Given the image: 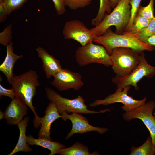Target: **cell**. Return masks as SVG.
<instances>
[{"label":"cell","instance_id":"obj_1","mask_svg":"<svg viewBox=\"0 0 155 155\" xmlns=\"http://www.w3.org/2000/svg\"><path fill=\"white\" fill-rule=\"evenodd\" d=\"M93 42L103 46L109 55L113 49L118 47L129 48L139 52L155 49L154 46L140 41L128 32L117 34L113 32L110 27L102 35L96 37Z\"/></svg>","mask_w":155,"mask_h":155},{"label":"cell","instance_id":"obj_2","mask_svg":"<svg viewBox=\"0 0 155 155\" xmlns=\"http://www.w3.org/2000/svg\"><path fill=\"white\" fill-rule=\"evenodd\" d=\"M131 0H121L113 10L106 14L102 21L95 27L90 29L95 36H101L111 26H115V33L121 34L125 31L131 16Z\"/></svg>","mask_w":155,"mask_h":155},{"label":"cell","instance_id":"obj_3","mask_svg":"<svg viewBox=\"0 0 155 155\" xmlns=\"http://www.w3.org/2000/svg\"><path fill=\"white\" fill-rule=\"evenodd\" d=\"M38 75L36 71L30 70L18 75H14L11 85L16 97L26 105L33 112L36 120L39 117L32 103L36 93V88L40 85Z\"/></svg>","mask_w":155,"mask_h":155},{"label":"cell","instance_id":"obj_4","mask_svg":"<svg viewBox=\"0 0 155 155\" xmlns=\"http://www.w3.org/2000/svg\"><path fill=\"white\" fill-rule=\"evenodd\" d=\"M47 98L53 102L55 105L58 111L60 114L63 112L76 113L83 114H94L109 112L110 109L107 108L99 111L88 109L83 97L79 95L73 99L63 97L51 88H45Z\"/></svg>","mask_w":155,"mask_h":155},{"label":"cell","instance_id":"obj_5","mask_svg":"<svg viewBox=\"0 0 155 155\" xmlns=\"http://www.w3.org/2000/svg\"><path fill=\"white\" fill-rule=\"evenodd\" d=\"M142 52L125 47L113 49L110 55L116 75L124 77L130 73L140 63Z\"/></svg>","mask_w":155,"mask_h":155},{"label":"cell","instance_id":"obj_6","mask_svg":"<svg viewBox=\"0 0 155 155\" xmlns=\"http://www.w3.org/2000/svg\"><path fill=\"white\" fill-rule=\"evenodd\" d=\"M75 57L81 67L93 63L101 64L106 67L112 66L113 63L110 55L104 47L92 42L78 47L75 51Z\"/></svg>","mask_w":155,"mask_h":155},{"label":"cell","instance_id":"obj_7","mask_svg":"<svg viewBox=\"0 0 155 155\" xmlns=\"http://www.w3.org/2000/svg\"><path fill=\"white\" fill-rule=\"evenodd\" d=\"M155 76V67L149 65L143 52L140 54V62L138 65L129 74L124 77L116 75L112 78V82L117 88L123 89L126 86H133L135 90L139 87L137 83L143 77L152 78Z\"/></svg>","mask_w":155,"mask_h":155},{"label":"cell","instance_id":"obj_8","mask_svg":"<svg viewBox=\"0 0 155 155\" xmlns=\"http://www.w3.org/2000/svg\"><path fill=\"white\" fill-rule=\"evenodd\" d=\"M131 86H126L123 89L117 88L114 93L109 94L102 100L97 99L90 103L89 106L95 107L100 105L108 106L116 103H122L121 109L125 112L134 109L145 103L147 100L145 97L142 99L136 100L127 94Z\"/></svg>","mask_w":155,"mask_h":155},{"label":"cell","instance_id":"obj_9","mask_svg":"<svg viewBox=\"0 0 155 155\" xmlns=\"http://www.w3.org/2000/svg\"><path fill=\"white\" fill-rule=\"evenodd\" d=\"M155 108V102L150 101L133 109L123 114L125 120L129 121L135 119L141 120L150 132L155 147V117L153 113Z\"/></svg>","mask_w":155,"mask_h":155},{"label":"cell","instance_id":"obj_10","mask_svg":"<svg viewBox=\"0 0 155 155\" xmlns=\"http://www.w3.org/2000/svg\"><path fill=\"white\" fill-rule=\"evenodd\" d=\"M63 33L65 39H73L82 46L92 42L96 37L82 22L76 20L65 22L63 29Z\"/></svg>","mask_w":155,"mask_h":155},{"label":"cell","instance_id":"obj_11","mask_svg":"<svg viewBox=\"0 0 155 155\" xmlns=\"http://www.w3.org/2000/svg\"><path fill=\"white\" fill-rule=\"evenodd\" d=\"M60 114L63 120H69L72 123L71 130L67 135L65 137L66 140L76 133L83 134L94 131L103 134L108 130L107 128L96 127L91 125L87 118L80 113H72L70 115L67 112H63Z\"/></svg>","mask_w":155,"mask_h":155},{"label":"cell","instance_id":"obj_12","mask_svg":"<svg viewBox=\"0 0 155 155\" xmlns=\"http://www.w3.org/2000/svg\"><path fill=\"white\" fill-rule=\"evenodd\" d=\"M53 77L51 85L60 91L71 89L77 91L84 85L81 75L66 69L62 68Z\"/></svg>","mask_w":155,"mask_h":155},{"label":"cell","instance_id":"obj_13","mask_svg":"<svg viewBox=\"0 0 155 155\" xmlns=\"http://www.w3.org/2000/svg\"><path fill=\"white\" fill-rule=\"evenodd\" d=\"M45 115L42 117H38L34 121V126L35 127L40 126L38 134V138H45L51 140L50 137V129L52 123L55 120L61 118L54 103L50 101L45 111Z\"/></svg>","mask_w":155,"mask_h":155},{"label":"cell","instance_id":"obj_14","mask_svg":"<svg viewBox=\"0 0 155 155\" xmlns=\"http://www.w3.org/2000/svg\"><path fill=\"white\" fill-rule=\"evenodd\" d=\"M4 113V118L8 124L17 125L27 114L28 106L19 99H11Z\"/></svg>","mask_w":155,"mask_h":155},{"label":"cell","instance_id":"obj_15","mask_svg":"<svg viewBox=\"0 0 155 155\" xmlns=\"http://www.w3.org/2000/svg\"><path fill=\"white\" fill-rule=\"evenodd\" d=\"M36 50L39 57L42 61V69L47 78L53 77L62 68L60 61L50 54L44 48L38 46Z\"/></svg>","mask_w":155,"mask_h":155},{"label":"cell","instance_id":"obj_16","mask_svg":"<svg viewBox=\"0 0 155 155\" xmlns=\"http://www.w3.org/2000/svg\"><path fill=\"white\" fill-rule=\"evenodd\" d=\"M13 48V43L11 42L6 46V55L0 65V71L5 75L10 85L15 75L13 73L14 64L17 61L23 57L22 55H18L15 53Z\"/></svg>","mask_w":155,"mask_h":155},{"label":"cell","instance_id":"obj_17","mask_svg":"<svg viewBox=\"0 0 155 155\" xmlns=\"http://www.w3.org/2000/svg\"><path fill=\"white\" fill-rule=\"evenodd\" d=\"M29 120V117H26L17 124L20 133L18 140L15 147L8 155H13L19 152H29L32 151V149L27 142V136L26 135V127Z\"/></svg>","mask_w":155,"mask_h":155},{"label":"cell","instance_id":"obj_18","mask_svg":"<svg viewBox=\"0 0 155 155\" xmlns=\"http://www.w3.org/2000/svg\"><path fill=\"white\" fill-rule=\"evenodd\" d=\"M27 141L29 145L40 146L47 148L50 151L49 155H54L57 154L60 149L64 148L65 146L58 142L53 141L45 138H34L31 135L27 136Z\"/></svg>","mask_w":155,"mask_h":155},{"label":"cell","instance_id":"obj_19","mask_svg":"<svg viewBox=\"0 0 155 155\" xmlns=\"http://www.w3.org/2000/svg\"><path fill=\"white\" fill-rule=\"evenodd\" d=\"M57 154L61 155H100L98 152H89L88 147L78 142H76L71 146L60 149Z\"/></svg>","mask_w":155,"mask_h":155},{"label":"cell","instance_id":"obj_20","mask_svg":"<svg viewBox=\"0 0 155 155\" xmlns=\"http://www.w3.org/2000/svg\"><path fill=\"white\" fill-rule=\"evenodd\" d=\"M129 155H154L155 147L150 135L141 145L138 147L132 146Z\"/></svg>","mask_w":155,"mask_h":155},{"label":"cell","instance_id":"obj_21","mask_svg":"<svg viewBox=\"0 0 155 155\" xmlns=\"http://www.w3.org/2000/svg\"><path fill=\"white\" fill-rule=\"evenodd\" d=\"M111 7L109 0H100V6L98 13L91 21L92 25H98L104 18L106 14L111 12Z\"/></svg>","mask_w":155,"mask_h":155},{"label":"cell","instance_id":"obj_22","mask_svg":"<svg viewBox=\"0 0 155 155\" xmlns=\"http://www.w3.org/2000/svg\"><path fill=\"white\" fill-rule=\"evenodd\" d=\"M131 34L140 41L144 43L149 37L155 34V17L151 20L146 27L136 34Z\"/></svg>","mask_w":155,"mask_h":155},{"label":"cell","instance_id":"obj_23","mask_svg":"<svg viewBox=\"0 0 155 155\" xmlns=\"http://www.w3.org/2000/svg\"><path fill=\"white\" fill-rule=\"evenodd\" d=\"M29 0H3L2 3L9 16L13 12L19 9Z\"/></svg>","mask_w":155,"mask_h":155},{"label":"cell","instance_id":"obj_24","mask_svg":"<svg viewBox=\"0 0 155 155\" xmlns=\"http://www.w3.org/2000/svg\"><path fill=\"white\" fill-rule=\"evenodd\" d=\"M151 20L148 19L137 14L134 19L131 30L129 32H127L132 34L137 33L146 27L149 24Z\"/></svg>","mask_w":155,"mask_h":155},{"label":"cell","instance_id":"obj_25","mask_svg":"<svg viewBox=\"0 0 155 155\" xmlns=\"http://www.w3.org/2000/svg\"><path fill=\"white\" fill-rule=\"evenodd\" d=\"M142 0H131V16L129 23L124 32H129L132 26L134 19L136 16Z\"/></svg>","mask_w":155,"mask_h":155},{"label":"cell","instance_id":"obj_26","mask_svg":"<svg viewBox=\"0 0 155 155\" xmlns=\"http://www.w3.org/2000/svg\"><path fill=\"white\" fill-rule=\"evenodd\" d=\"M154 0H150L148 5L145 7L140 6L137 14L150 20L153 19L154 17Z\"/></svg>","mask_w":155,"mask_h":155},{"label":"cell","instance_id":"obj_27","mask_svg":"<svg viewBox=\"0 0 155 155\" xmlns=\"http://www.w3.org/2000/svg\"><path fill=\"white\" fill-rule=\"evenodd\" d=\"M92 0H64L66 6L72 10L84 8L89 5Z\"/></svg>","mask_w":155,"mask_h":155},{"label":"cell","instance_id":"obj_28","mask_svg":"<svg viewBox=\"0 0 155 155\" xmlns=\"http://www.w3.org/2000/svg\"><path fill=\"white\" fill-rule=\"evenodd\" d=\"M12 27V24H10L0 33V44L1 45L6 46L11 42Z\"/></svg>","mask_w":155,"mask_h":155},{"label":"cell","instance_id":"obj_29","mask_svg":"<svg viewBox=\"0 0 155 155\" xmlns=\"http://www.w3.org/2000/svg\"><path fill=\"white\" fill-rule=\"evenodd\" d=\"M53 2L57 14L60 16L65 12V5L64 0H52Z\"/></svg>","mask_w":155,"mask_h":155},{"label":"cell","instance_id":"obj_30","mask_svg":"<svg viewBox=\"0 0 155 155\" xmlns=\"http://www.w3.org/2000/svg\"><path fill=\"white\" fill-rule=\"evenodd\" d=\"M2 96H5L9 97L11 99L16 98L13 89H8L5 88L1 84H0V97Z\"/></svg>","mask_w":155,"mask_h":155},{"label":"cell","instance_id":"obj_31","mask_svg":"<svg viewBox=\"0 0 155 155\" xmlns=\"http://www.w3.org/2000/svg\"><path fill=\"white\" fill-rule=\"evenodd\" d=\"M8 16L2 3H0V22L5 21Z\"/></svg>","mask_w":155,"mask_h":155},{"label":"cell","instance_id":"obj_32","mask_svg":"<svg viewBox=\"0 0 155 155\" xmlns=\"http://www.w3.org/2000/svg\"><path fill=\"white\" fill-rule=\"evenodd\" d=\"M145 44L153 46H155V34L149 37L145 41Z\"/></svg>","mask_w":155,"mask_h":155},{"label":"cell","instance_id":"obj_33","mask_svg":"<svg viewBox=\"0 0 155 155\" xmlns=\"http://www.w3.org/2000/svg\"><path fill=\"white\" fill-rule=\"evenodd\" d=\"M121 0H109L112 8H114Z\"/></svg>","mask_w":155,"mask_h":155},{"label":"cell","instance_id":"obj_34","mask_svg":"<svg viewBox=\"0 0 155 155\" xmlns=\"http://www.w3.org/2000/svg\"><path fill=\"white\" fill-rule=\"evenodd\" d=\"M4 118V113L1 110L0 111V119L1 120Z\"/></svg>","mask_w":155,"mask_h":155},{"label":"cell","instance_id":"obj_35","mask_svg":"<svg viewBox=\"0 0 155 155\" xmlns=\"http://www.w3.org/2000/svg\"><path fill=\"white\" fill-rule=\"evenodd\" d=\"M153 115H154L155 117V111H154V113H153Z\"/></svg>","mask_w":155,"mask_h":155},{"label":"cell","instance_id":"obj_36","mask_svg":"<svg viewBox=\"0 0 155 155\" xmlns=\"http://www.w3.org/2000/svg\"><path fill=\"white\" fill-rule=\"evenodd\" d=\"M3 0H0V3L2 2Z\"/></svg>","mask_w":155,"mask_h":155},{"label":"cell","instance_id":"obj_37","mask_svg":"<svg viewBox=\"0 0 155 155\" xmlns=\"http://www.w3.org/2000/svg\"></svg>","mask_w":155,"mask_h":155}]
</instances>
